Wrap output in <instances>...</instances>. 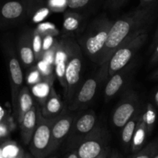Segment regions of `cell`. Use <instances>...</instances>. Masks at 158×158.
<instances>
[{
    "instance_id": "d590c367",
    "label": "cell",
    "mask_w": 158,
    "mask_h": 158,
    "mask_svg": "<svg viewBox=\"0 0 158 158\" xmlns=\"http://www.w3.org/2000/svg\"><path fill=\"white\" fill-rule=\"evenodd\" d=\"M157 44H158V25H157V29H156L155 33H154V38H153L152 43H151V50H153V49L156 47V46H157Z\"/></svg>"
},
{
    "instance_id": "2e32d148",
    "label": "cell",
    "mask_w": 158,
    "mask_h": 158,
    "mask_svg": "<svg viewBox=\"0 0 158 158\" xmlns=\"http://www.w3.org/2000/svg\"><path fill=\"white\" fill-rule=\"evenodd\" d=\"M68 59V46L66 37H63L59 41L58 49L54 64V71L56 77L59 80L61 86H65V72H66V62Z\"/></svg>"
},
{
    "instance_id": "3957f363",
    "label": "cell",
    "mask_w": 158,
    "mask_h": 158,
    "mask_svg": "<svg viewBox=\"0 0 158 158\" xmlns=\"http://www.w3.org/2000/svg\"><path fill=\"white\" fill-rule=\"evenodd\" d=\"M68 59L65 72L64 97L68 104L70 103L81 85L83 54L80 45L71 37H66Z\"/></svg>"
},
{
    "instance_id": "5b68a950",
    "label": "cell",
    "mask_w": 158,
    "mask_h": 158,
    "mask_svg": "<svg viewBox=\"0 0 158 158\" xmlns=\"http://www.w3.org/2000/svg\"><path fill=\"white\" fill-rule=\"evenodd\" d=\"M148 29L127 40L112 55L108 63L107 79L131 63L133 57L144 45L148 38Z\"/></svg>"
},
{
    "instance_id": "f546056e",
    "label": "cell",
    "mask_w": 158,
    "mask_h": 158,
    "mask_svg": "<svg viewBox=\"0 0 158 158\" xmlns=\"http://www.w3.org/2000/svg\"><path fill=\"white\" fill-rule=\"evenodd\" d=\"M94 0H66L67 8L70 10H80L87 7Z\"/></svg>"
},
{
    "instance_id": "e0dca14e",
    "label": "cell",
    "mask_w": 158,
    "mask_h": 158,
    "mask_svg": "<svg viewBox=\"0 0 158 158\" xmlns=\"http://www.w3.org/2000/svg\"><path fill=\"white\" fill-rule=\"evenodd\" d=\"M42 106L43 108L41 112L45 118L56 119L62 115L63 103L61 98L56 94L54 87L52 88L50 94Z\"/></svg>"
},
{
    "instance_id": "bcb514c9",
    "label": "cell",
    "mask_w": 158,
    "mask_h": 158,
    "mask_svg": "<svg viewBox=\"0 0 158 158\" xmlns=\"http://www.w3.org/2000/svg\"><path fill=\"white\" fill-rule=\"evenodd\" d=\"M4 110H3V108L1 106H0V114H1V113H2V112H4Z\"/></svg>"
},
{
    "instance_id": "7c38bea8",
    "label": "cell",
    "mask_w": 158,
    "mask_h": 158,
    "mask_svg": "<svg viewBox=\"0 0 158 158\" xmlns=\"http://www.w3.org/2000/svg\"><path fill=\"white\" fill-rule=\"evenodd\" d=\"M74 119L75 117L69 114H62L56 118L51 131V154H53L67 138Z\"/></svg>"
},
{
    "instance_id": "8fae6325",
    "label": "cell",
    "mask_w": 158,
    "mask_h": 158,
    "mask_svg": "<svg viewBox=\"0 0 158 158\" xmlns=\"http://www.w3.org/2000/svg\"><path fill=\"white\" fill-rule=\"evenodd\" d=\"M99 81H100L99 77H89L81 83L77 94L69 104L68 108L69 110H78L89 104L97 94Z\"/></svg>"
},
{
    "instance_id": "ab89813d",
    "label": "cell",
    "mask_w": 158,
    "mask_h": 158,
    "mask_svg": "<svg viewBox=\"0 0 158 158\" xmlns=\"http://www.w3.org/2000/svg\"><path fill=\"white\" fill-rule=\"evenodd\" d=\"M150 78H151V80H158V69H157V70L154 71L152 74H151V77H150Z\"/></svg>"
},
{
    "instance_id": "4fadbf2b",
    "label": "cell",
    "mask_w": 158,
    "mask_h": 158,
    "mask_svg": "<svg viewBox=\"0 0 158 158\" xmlns=\"http://www.w3.org/2000/svg\"><path fill=\"white\" fill-rule=\"evenodd\" d=\"M134 69V63H131L123 69L107 79L108 81L104 89V97L106 102L114 98L126 86L131 79Z\"/></svg>"
},
{
    "instance_id": "d6986e66",
    "label": "cell",
    "mask_w": 158,
    "mask_h": 158,
    "mask_svg": "<svg viewBox=\"0 0 158 158\" xmlns=\"http://www.w3.org/2000/svg\"><path fill=\"white\" fill-rule=\"evenodd\" d=\"M34 106L32 94L27 86H23L20 90L17 101V110L15 117L18 123L19 124L23 117L32 109Z\"/></svg>"
},
{
    "instance_id": "30bf717a",
    "label": "cell",
    "mask_w": 158,
    "mask_h": 158,
    "mask_svg": "<svg viewBox=\"0 0 158 158\" xmlns=\"http://www.w3.org/2000/svg\"><path fill=\"white\" fill-rule=\"evenodd\" d=\"M108 134L105 128L97 125L91 134L77 148L79 158H96L106 149Z\"/></svg>"
},
{
    "instance_id": "7402d4cb",
    "label": "cell",
    "mask_w": 158,
    "mask_h": 158,
    "mask_svg": "<svg viewBox=\"0 0 158 158\" xmlns=\"http://www.w3.org/2000/svg\"><path fill=\"white\" fill-rule=\"evenodd\" d=\"M143 110L140 112L137 113L131 120L127 122L122 128L121 131V141L124 147L127 148L128 147L131 148V142H132L133 137H134V133H135L136 129H137V124L141 117Z\"/></svg>"
},
{
    "instance_id": "ffe728a7",
    "label": "cell",
    "mask_w": 158,
    "mask_h": 158,
    "mask_svg": "<svg viewBox=\"0 0 158 158\" xmlns=\"http://www.w3.org/2000/svg\"><path fill=\"white\" fill-rule=\"evenodd\" d=\"M56 79V75L50 76V77H43V80L37 84L34 85L31 87L32 94L36 98L39 103L41 105L44 103L46 98L49 95L51 89L53 87L54 80Z\"/></svg>"
},
{
    "instance_id": "8d00e7d4",
    "label": "cell",
    "mask_w": 158,
    "mask_h": 158,
    "mask_svg": "<svg viewBox=\"0 0 158 158\" xmlns=\"http://www.w3.org/2000/svg\"><path fill=\"white\" fill-rule=\"evenodd\" d=\"M65 158H79V156H78V154H77V150L71 151L69 153V154H68V155H66Z\"/></svg>"
},
{
    "instance_id": "5bb4252c",
    "label": "cell",
    "mask_w": 158,
    "mask_h": 158,
    "mask_svg": "<svg viewBox=\"0 0 158 158\" xmlns=\"http://www.w3.org/2000/svg\"><path fill=\"white\" fill-rule=\"evenodd\" d=\"M17 53L23 67L30 69L34 66L35 60L32 49V31L27 29L20 34L17 41Z\"/></svg>"
},
{
    "instance_id": "cb8c5ba5",
    "label": "cell",
    "mask_w": 158,
    "mask_h": 158,
    "mask_svg": "<svg viewBox=\"0 0 158 158\" xmlns=\"http://www.w3.org/2000/svg\"><path fill=\"white\" fill-rule=\"evenodd\" d=\"M156 119H157V112H156L155 108L153 106L152 103H148L145 106L144 110H143V113H142V120L146 125L149 136L151 135L154 129Z\"/></svg>"
},
{
    "instance_id": "e575fe53",
    "label": "cell",
    "mask_w": 158,
    "mask_h": 158,
    "mask_svg": "<svg viewBox=\"0 0 158 158\" xmlns=\"http://www.w3.org/2000/svg\"><path fill=\"white\" fill-rule=\"evenodd\" d=\"M157 63H158V44L154 48V50L153 52L152 56H151V60H150V64L151 65H154Z\"/></svg>"
},
{
    "instance_id": "d4e9b609",
    "label": "cell",
    "mask_w": 158,
    "mask_h": 158,
    "mask_svg": "<svg viewBox=\"0 0 158 158\" xmlns=\"http://www.w3.org/2000/svg\"><path fill=\"white\" fill-rule=\"evenodd\" d=\"M158 154V140L148 143L136 154L127 158H154Z\"/></svg>"
},
{
    "instance_id": "f1b7e54d",
    "label": "cell",
    "mask_w": 158,
    "mask_h": 158,
    "mask_svg": "<svg viewBox=\"0 0 158 158\" xmlns=\"http://www.w3.org/2000/svg\"><path fill=\"white\" fill-rule=\"evenodd\" d=\"M36 66L38 68L39 70L40 71L43 77H50V76L54 75L55 74V71H54V66L49 64L44 60H41L40 61L37 62Z\"/></svg>"
},
{
    "instance_id": "9a60e30c",
    "label": "cell",
    "mask_w": 158,
    "mask_h": 158,
    "mask_svg": "<svg viewBox=\"0 0 158 158\" xmlns=\"http://www.w3.org/2000/svg\"><path fill=\"white\" fill-rule=\"evenodd\" d=\"M38 107L39 106L34 104L19 123L22 140L26 145H29L32 135L36 129L38 123Z\"/></svg>"
},
{
    "instance_id": "484cf974",
    "label": "cell",
    "mask_w": 158,
    "mask_h": 158,
    "mask_svg": "<svg viewBox=\"0 0 158 158\" xmlns=\"http://www.w3.org/2000/svg\"><path fill=\"white\" fill-rule=\"evenodd\" d=\"M43 38L44 37L35 29L32 31V49H33L34 56H35V60L36 63L40 61L43 56Z\"/></svg>"
},
{
    "instance_id": "4316f807",
    "label": "cell",
    "mask_w": 158,
    "mask_h": 158,
    "mask_svg": "<svg viewBox=\"0 0 158 158\" xmlns=\"http://www.w3.org/2000/svg\"><path fill=\"white\" fill-rule=\"evenodd\" d=\"M35 29L37 32H40L43 37L47 36V35L56 37L60 34V31L57 29L56 26L50 23H40Z\"/></svg>"
},
{
    "instance_id": "836d02e7",
    "label": "cell",
    "mask_w": 158,
    "mask_h": 158,
    "mask_svg": "<svg viewBox=\"0 0 158 158\" xmlns=\"http://www.w3.org/2000/svg\"><path fill=\"white\" fill-rule=\"evenodd\" d=\"M10 127L7 122L0 123V141L6 140L10 135Z\"/></svg>"
},
{
    "instance_id": "277c9868",
    "label": "cell",
    "mask_w": 158,
    "mask_h": 158,
    "mask_svg": "<svg viewBox=\"0 0 158 158\" xmlns=\"http://www.w3.org/2000/svg\"><path fill=\"white\" fill-rule=\"evenodd\" d=\"M1 49L4 54L5 60L9 72V83L11 87L12 106L14 114H16L17 101L20 90L23 86V73L17 52L14 45L8 35H3L0 40Z\"/></svg>"
},
{
    "instance_id": "603a6c76",
    "label": "cell",
    "mask_w": 158,
    "mask_h": 158,
    "mask_svg": "<svg viewBox=\"0 0 158 158\" xmlns=\"http://www.w3.org/2000/svg\"><path fill=\"white\" fill-rule=\"evenodd\" d=\"M82 19V16L77 12L72 11L65 12L63 19V29L65 32H72L77 30L81 25Z\"/></svg>"
},
{
    "instance_id": "8992f818",
    "label": "cell",
    "mask_w": 158,
    "mask_h": 158,
    "mask_svg": "<svg viewBox=\"0 0 158 158\" xmlns=\"http://www.w3.org/2000/svg\"><path fill=\"white\" fill-rule=\"evenodd\" d=\"M55 120L45 118L38 107V123L29 143L34 158H46L51 154V131Z\"/></svg>"
},
{
    "instance_id": "ac0fdd59",
    "label": "cell",
    "mask_w": 158,
    "mask_h": 158,
    "mask_svg": "<svg viewBox=\"0 0 158 158\" xmlns=\"http://www.w3.org/2000/svg\"><path fill=\"white\" fill-rule=\"evenodd\" d=\"M28 19L38 23L44 20L50 13V9L43 0H26Z\"/></svg>"
},
{
    "instance_id": "9c48e42d",
    "label": "cell",
    "mask_w": 158,
    "mask_h": 158,
    "mask_svg": "<svg viewBox=\"0 0 158 158\" xmlns=\"http://www.w3.org/2000/svg\"><path fill=\"white\" fill-rule=\"evenodd\" d=\"M28 19L26 0L0 2V30L10 29Z\"/></svg>"
},
{
    "instance_id": "74e56055",
    "label": "cell",
    "mask_w": 158,
    "mask_h": 158,
    "mask_svg": "<svg viewBox=\"0 0 158 158\" xmlns=\"http://www.w3.org/2000/svg\"><path fill=\"white\" fill-rule=\"evenodd\" d=\"M108 156H109V148H106V149L101 153V154H100L98 157L96 158H108Z\"/></svg>"
},
{
    "instance_id": "1f68e13d",
    "label": "cell",
    "mask_w": 158,
    "mask_h": 158,
    "mask_svg": "<svg viewBox=\"0 0 158 158\" xmlns=\"http://www.w3.org/2000/svg\"><path fill=\"white\" fill-rule=\"evenodd\" d=\"M127 1V0H106L105 6L110 10L116 11L121 8Z\"/></svg>"
},
{
    "instance_id": "7bdbcfd3",
    "label": "cell",
    "mask_w": 158,
    "mask_h": 158,
    "mask_svg": "<svg viewBox=\"0 0 158 158\" xmlns=\"http://www.w3.org/2000/svg\"><path fill=\"white\" fill-rule=\"evenodd\" d=\"M154 100H155L156 104H157V106H158V91H157V93H156V94H155V98H154Z\"/></svg>"
},
{
    "instance_id": "52a82bcc",
    "label": "cell",
    "mask_w": 158,
    "mask_h": 158,
    "mask_svg": "<svg viewBox=\"0 0 158 158\" xmlns=\"http://www.w3.org/2000/svg\"><path fill=\"white\" fill-rule=\"evenodd\" d=\"M97 116L89 110L75 117L69 134L66 139V148L69 151L77 150L80 143L91 134L97 127Z\"/></svg>"
},
{
    "instance_id": "ba28073f",
    "label": "cell",
    "mask_w": 158,
    "mask_h": 158,
    "mask_svg": "<svg viewBox=\"0 0 158 158\" xmlns=\"http://www.w3.org/2000/svg\"><path fill=\"white\" fill-rule=\"evenodd\" d=\"M140 98L134 91H128L119 102L112 114L111 120L115 127H123L143 110Z\"/></svg>"
},
{
    "instance_id": "7a4b0ae2",
    "label": "cell",
    "mask_w": 158,
    "mask_h": 158,
    "mask_svg": "<svg viewBox=\"0 0 158 158\" xmlns=\"http://www.w3.org/2000/svg\"><path fill=\"white\" fill-rule=\"evenodd\" d=\"M113 24L114 21L108 17H99L89 24L79 40L80 48L94 63H98Z\"/></svg>"
},
{
    "instance_id": "d6a6232c",
    "label": "cell",
    "mask_w": 158,
    "mask_h": 158,
    "mask_svg": "<svg viewBox=\"0 0 158 158\" xmlns=\"http://www.w3.org/2000/svg\"><path fill=\"white\" fill-rule=\"evenodd\" d=\"M58 42V40L56 39L55 36H52V35H47L43 38V54L50 49L56 43Z\"/></svg>"
},
{
    "instance_id": "c3c4849f",
    "label": "cell",
    "mask_w": 158,
    "mask_h": 158,
    "mask_svg": "<svg viewBox=\"0 0 158 158\" xmlns=\"http://www.w3.org/2000/svg\"><path fill=\"white\" fill-rule=\"evenodd\" d=\"M50 158H56V157H50Z\"/></svg>"
},
{
    "instance_id": "f35d334b",
    "label": "cell",
    "mask_w": 158,
    "mask_h": 158,
    "mask_svg": "<svg viewBox=\"0 0 158 158\" xmlns=\"http://www.w3.org/2000/svg\"><path fill=\"white\" fill-rule=\"evenodd\" d=\"M108 158H122V157L121 155L117 152V151H114L112 153H111L110 156Z\"/></svg>"
},
{
    "instance_id": "7dc6e473",
    "label": "cell",
    "mask_w": 158,
    "mask_h": 158,
    "mask_svg": "<svg viewBox=\"0 0 158 158\" xmlns=\"http://www.w3.org/2000/svg\"><path fill=\"white\" fill-rule=\"evenodd\" d=\"M154 158H158V154H157V155H156V156H155V157H154Z\"/></svg>"
},
{
    "instance_id": "4dcf8cb0",
    "label": "cell",
    "mask_w": 158,
    "mask_h": 158,
    "mask_svg": "<svg viewBox=\"0 0 158 158\" xmlns=\"http://www.w3.org/2000/svg\"><path fill=\"white\" fill-rule=\"evenodd\" d=\"M58 45L59 41L57 42L50 49H49V50L46 51V52H44L43 59H42V60H44L45 61H46L47 63H49V64H51L53 66L54 64H55V59L56 55L57 49H58Z\"/></svg>"
},
{
    "instance_id": "b9f144b4",
    "label": "cell",
    "mask_w": 158,
    "mask_h": 158,
    "mask_svg": "<svg viewBox=\"0 0 158 158\" xmlns=\"http://www.w3.org/2000/svg\"><path fill=\"white\" fill-rule=\"evenodd\" d=\"M144 2H143V4L142 5H149V4H153L152 2H151V1H153V0H143Z\"/></svg>"
},
{
    "instance_id": "83f0119b",
    "label": "cell",
    "mask_w": 158,
    "mask_h": 158,
    "mask_svg": "<svg viewBox=\"0 0 158 158\" xmlns=\"http://www.w3.org/2000/svg\"><path fill=\"white\" fill-rule=\"evenodd\" d=\"M43 77L41 74L40 71L39 70L36 66H32V68L29 69V72L26 74V83H27L28 86H30L32 87L34 85L37 84L43 80Z\"/></svg>"
},
{
    "instance_id": "6da1fadb",
    "label": "cell",
    "mask_w": 158,
    "mask_h": 158,
    "mask_svg": "<svg viewBox=\"0 0 158 158\" xmlns=\"http://www.w3.org/2000/svg\"><path fill=\"white\" fill-rule=\"evenodd\" d=\"M156 7L154 4L141 5L135 10L114 22L107 41L97 64L100 66L98 77L100 81L107 80V67L114 52L129 38L141 31L148 29L155 19Z\"/></svg>"
},
{
    "instance_id": "44dd1931",
    "label": "cell",
    "mask_w": 158,
    "mask_h": 158,
    "mask_svg": "<svg viewBox=\"0 0 158 158\" xmlns=\"http://www.w3.org/2000/svg\"><path fill=\"white\" fill-rule=\"evenodd\" d=\"M148 132L145 123L142 120V115L137 124V129L134 133L132 142L131 145V151L132 154H136L143 148L145 142L148 137Z\"/></svg>"
},
{
    "instance_id": "60d3db41",
    "label": "cell",
    "mask_w": 158,
    "mask_h": 158,
    "mask_svg": "<svg viewBox=\"0 0 158 158\" xmlns=\"http://www.w3.org/2000/svg\"><path fill=\"white\" fill-rule=\"evenodd\" d=\"M2 152H3L2 143H0V158H2Z\"/></svg>"
},
{
    "instance_id": "f6af8a7d",
    "label": "cell",
    "mask_w": 158,
    "mask_h": 158,
    "mask_svg": "<svg viewBox=\"0 0 158 158\" xmlns=\"http://www.w3.org/2000/svg\"><path fill=\"white\" fill-rule=\"evenodd\" d=\"M24 158H31V157H30V155H29V154H26V155H25Z\"/></svg>"
},
{
    "instance_id": "ee69618b",
    "label": "cell",
    "mask_w": 158,
    "mask_h": 158,
    "mask_svg": "<svg viewBox=\"0 0 158 158\" xmlns=\"http://www.w3.org/2000/svg\"><path fill=\"white\" fill-rule=\"evenodd\" d=\"M25 155H26V153H23V154H20V155L17 156V157H12V158H24Z\"/></svg>"
}]
</instances>
